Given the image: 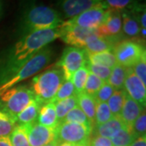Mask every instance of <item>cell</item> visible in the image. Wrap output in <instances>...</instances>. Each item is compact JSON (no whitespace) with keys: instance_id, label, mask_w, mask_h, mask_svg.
Listing matches in <instances>:
<instances>
[{"instance_id":"6da1fadb","label":"cell","mask_w":146,"mask_h":146,"mask_svg":"<svg viewBox=\"0 0 146 146\" xmlns=\"http://www.w3.org/2000/svg\"><path fill=\"white\" fill-rule=\"evenodd\" d=\"M62 26V25H61ZM39 30L27 33L16 42L11 50L5 65V76L20 68L35 54L46 48L47 45L60 38L62 28Z\"/></svg>"},{"instance_id":"7a4b0ae2","label":"cell","mask_w":146,"mask_h":146,"mask_svg":"<svg viewBox=\"0 0 146 146\" xmlns=\"http://www.w3.org/2000/svg\"><path fill=\"white\" fill-rule=\"evenodd\" d=\"M60 13L52 7L45 5H34L24 12L20 29L25 35L32 32L52 29L60 27L63 24Z\"/></svg>"},{"instance_id":"3957f363","label":"cell","mask_w":146,"mask_h":146,"mask_svg":"<svg viewBox=\"0 0 146 146\" xmlns=\"http://www.w3.org/2000/svg\"><path fill=\"white\" fill-rule=\"evenodd\" d=\"M65 81L63 71L54 68L37 75L33 79L30 90L41 105L52 102L58 90Z\"/></svg>"},{"instance_id":"277c9868","label":"cell","mask_w":146,"mask_h":146,"mask_svg":"<svg viewBox=\"0 0 146 146\" xmlns=\"http://www.w3.org/2000/svg\"><path fill=\"white\" fill-rule=\"evenodd\" d=\"M51 50L48 48H44L35 54L29 60H27L20 68L16 69L8 76L0 84V94L7 89L16 86V84L29 78L35 75L42 68H45L51 59Z\"/></svg>"},{"instance_id":"5b68a950","label":"cell","mask_w":146,"mask_h":146,"mask_svg":"<svg viewBox=\"0 0 146 146\" xmlns=\"http://www.w3.org/2000/svg\"><path fill=\"white\" fill-rule=\"evenodd\" d=\"M34 99V95L29 88L14 86L0 94V110L15 118Z\"/></svg>"},{"instance_id":"8992f818","label":"cell","mask_w":146,"mask_h":146,"mask_svg":"<svg viewBox=\"0 0 146 146\" xmlns=\"http://www.w3.org/2000/svg\"><path fill=\"white\" fill-rule=\"evenodd\" d=\"M93 127L76 123H58L55 128V139L58 142H68L80 145L89 141Z\"/></svg>"},{"instance_id":"52a82bcc","label":"cell","mask_w":146,"mask_h":146,"mask_svg":"<svg viewBox=\"0 0 146 146\" xmlns=\"http://www.w3.org/2000/svg\"><path fill=\"white\" fill-rule=\"evenodd\" d=\"M113 53L118 64L132 68L141 58L146 55L145 47L139 42L126 40L115 45Z\"/></svg>"},{"instance_id":"ba28073f","label":"cell","mask_w":146,"mask_h":146,"mask_svg":"<svg viewBox=\"0 0 146 146\" xmlns=\"http://www.w3.org/2000/svg\"><path fill=\"white\" fill-rule=\"evenodd\" d=\"M109 12V8L105 3L95 6L77 16L65 21L67 24L81 27L84 29L96 30L104 22Z\"/></svg>"},{"instance_id":"9c48e42d","label":"cell","mask_w":146,"mask_h":146,"mask_svg":"<svg viewBox=\"0 0 146 146\" xmlns=\"http://www.w3.org/2000/svg\"><path fill=\"white\" fill-rule=\"evenodd\" d=\"M86 63L87 55L84 49L69 46L64 50L57 66L63 71L65 80H71L73 74Z\"/></svg>"},{"instance_id":"30bf717a","label":"cell","mask_w":146,"mask_h":146,"mask_svg":"<svg viewBox=\"0 0 146 146\" xmlns=\"http://www.w3.org/2000/svg\"><path fill=\"white\" fill-rule=\"evenodd\" d=\"M62 34L60 38L63 42L68 44L69 46L76 48L84 49L86 40L90 35L95 33V30L84 29L81 27L69 25L65 21L62 25Z\"/></svg>"},{"instance_id":"8fae6325","label":"cell","mask_w":146,"mask_h":146,"mask_svg":"<svg viewBox=\"0 0 146 146\" xmlns=\"http://www.w3.org/2000/svg\"><path fill=\"white\" fill-rule=\"evenodd\" d=\"M23 126L26 130L30 146H44L55 140V129L41 125L37 122Z\"/></svg>"},{"instance_id":"7c38bea8","label":"cell","mask_w":146,"mask_h":146,"mask_svg":"<svg viewBox=\"0 0 146 146\" xmlns=\"http://www.w3.org/2000/svg\"><path fill=\"white\" fill-rule=\"evenodd\" d=\"M95 31L97 35L114 42L122 33V18L120 11L109 8L108 15L105 21Z\"/></svg>"},{"instance_id":"4fadbf2b","label":"cell","mask_w":146,"mask_h":146,"mask_svg":"<svg viewBox=\"0 0 146 146\" xmlns=\"http://www.w3.org/2000/svg\"><path fill=\"white\" fill-rule=\"evenodd\" d=\"M124 90L131 99L136 101L144 108L145 107L146 85L136 76L131 68H127L124 82Z\"/></svg>"},{"instance_id":"5bb4252c","label":"cell","mask_w":146,"mask_h":146,"mask_svg":"<svg viewBox=\"0 0 146 146\" xmlns=\"http://www.w3.org/2000/svg\"><path fill=\"white\" fill-rule=\"evenodd\" d=\"M102 3L104 0H61L60 8L65 17L71 19Z\"/></svg>"},{"instance_id":"9a60e30c","label":"cell","mask_w":146,"mask_h":146,"mask_svg":"<svg viewBox=\"0 0 146 146\" xmlns=\"http://www.w3.org/2000/svg\"><path fill=\"white\" fill-rule=\"evenodd\" d=\"M144 110L145 108L143 106H141L136 101L131 99L127 94L125 102L119 116L123 121L126 125L129 127H131L134 122Z\"/></svg>"},{"instance_id":"2e32d148","label":"cell","mask_w":146,"mask_h":146,"mask_svg":"<svg viewBox=\"0 0 146 146\" xmlns=\"http://www.w3.org/2000/svg\"><path fill=\"white\" fill-rule=\"evenodd\" d=\"M126 127L127 126L120 119L119 116H114L111 119L105 123L94 125L92 129V133L94 134V136H103L110 139L117 131Z\"/></svg>"},{"instance_id":"e0dca14e","label":"cell","mask_w":146,"mask_h":146,"mask_svg":"<svg viewBox=\"0 0 146 146\" xmlns=\"http://www.w3.org/2000/svg\"><path fill=\"white\" fill-rule=\"evenodd\" d=\"M115 46L114 42L102 37L95 33L87 38L86 43L84 50L87 54H95V53L105 52V51H111Z\"/></svg>"},{"instance_id":"ac0fdd59","label":"cell","mask_w":146,"mask_h":146,"mask_svg":"<svg viewBox=\"0 0 146 146\" xmlns=\"http://www.w3.org/2000/svg\"><path fill=\"white\" fill-rule=\"evenodd\" d=\"M36 122L49 128L55 129L57 127L59 123L58 121L54 103L53 102L41 106Z\"/></svg>"},{"instance_id":"d6986e66","label":"cell","mask_w":146,"mask_h":146,"mask_svg":"<svg viewBox=\"0 0 146 146\" xmlns=\"http://www.w3.org/2000/svg\"><path fill=\"white\" fill-rule=\"evenodd\" d=\"M122 32L128 37H136L139 36L141 25L136 16L131 11H122Z\"/></svg>"},{"instance_id":"ffe728a7","label":"cell","mask_w":146,"mask_h":146,"mask_svg":"<svg viewBox=\"0 0 146 146\" xmlns=\"http://www.w3.org/2000/svg\"><path fill=\"white\" fill-rule=\"evenodd\" d=\"M41 106L42 105L36 99L32 101L25 109L15 117L17 125H27L36 122Z\"/></svg>"},{"instance_id":"44dd1931","label":"cell","mask_w":146,"mask_h":146,"mask_svg":"<svg viewBox=\"0 0 146 146\" xmlns=\"http://www.w3.org/2000/svg\"><path fill=\"white\" fill-rule=\"evenodd\" d=\"M76 97H77L78 106L88 117V119L94 127V120H95V110H96V102L94 97L84 92L76 94Z\"/></svg>"},{"instance_id":"7402d4cb","label":"cell","mask_w":146,"mask_h":146,"mask_svg":"<svg viewBox=\"0 0 146 146\" xmlns=\"http://www.w3.org/2000/svg\"><path fill=\"white\" fill-rule=\"evenodd\" d=\"M87 62L94 65H99L109 68H113L117 64L113 50L105 52L87 54Z\"/></svg>"},{"instance_id":"603a6c76","label":"cell","mask_w":146,"mask_h":146,"mask_svg":"<svg viewBox=\"0 0 146 146\" xmlns=\"http://www.w3.org/2000/svg\"><path fill=\"white\" fill-rule=\"evenodd\" d=\"M127 68H125L120 64H116L113 68H111V72L107 82L114 88L115 90L124 89V82L127 76Z\"/></svg>"},{"instance_id":"cb8c5ba5","label":"cell","mask_w":146,"mask_h":146,"mask_svg":"<svg viewBox=\"0 0 146 146\" xmlns=\"http://www.w3.org/2000/svg\"><path fill=\"white\" fill-rule=\"evenodd\" d=\"M54 103L58 121L59 123L61 122H63L65 116L67 115V114L70 110H72L75 107L78 106V102H77L76 95L70 97V98H66V99L58 101V102H55Z\"/></svg>"},{"instance_id":"d4e9b609","label":"cell","mask_w":146,"mask_h":146,"mask_svg":"<svg viewBox=\"0 0 146 146\" xmlns=\"http://www.w3.org/2000/svg\"><path fill=\"white\" fill-rule=\"evenodd\" d=\"M137 137L131 127H126L117 131L110 141L114 146H129Z\"/></svg>"},{"instance_id":"484cf974","label":"cell","mask_w":146,"mask_h":146,"mask_svg":"<svg viewBox=\"0 0 146 146\" xmlns=\"http://www.w3.org/2000/svg\"><path fill=\"white\" fill-rule=\"evenodd\" d=\"M127 93L124 89L115 90L112 96L107 101V105L114 116H119L121 112V110L125 102Z\"/></svg>"},{"instance_id":"4316f807","label":"cell","mask_w":146,"mask_h":146,"mask_svg":"<svg viewBox=\"0 0 146 146\" xmlns=\"http://www.w3.org/2000/svg\"><path fill=\"white\" fill-rule=\"evenodd\" d=\"M17 126L15 118L0 110V137L9 136Z\"/></svg>"},{"instance_id":"83f0119b","label":"cell","mask_w":146,"mask_h":146,"mask_svg":"<svg viewBox=\"0 0 146 146\" xmlns=\"http://www.w3.org/2000/svg\"><path fill=\"white\" fill-rule=\"evenodd\" d=\"M12 146H30L26 130L24 126L17 125L9 136Z\"/></svg>"},{"instance_id":"f1b7e54d","label":"cell","mask_w":146,"mask_h":146,"mask_svg":"<svg viewBox=\"0 0 146 146\" xmlns=\"http://www.w3.org/2000/svg\"><path fill=\"white\" fill-rule=\"evenodd\" d=\"M114 117L106 102H96L94 125H100L106 123Z\"/></svg>"},{"instance_id":"f546056e","label":"cell","mask_w":146,"mask_h":146,"mask_svg":"<svg viewBox=\"0 0 146 146\" xmlns=\"http://www.w3.org/2000/svg\"><path fill=\"white\" fill-rule=\"evenodd\" d=\"M63 122L76 123H80V124H83V125L93 127L91 122L88 119V117L85 115V114L81 110V109L79 106H76L72 110H70L67 114V115L65 116Z\"/></svg>"},{"instance_id":"4dcf8cb0","label":"cell","mask_w":146,"mask_h":146,"mask_svg":"<svg viewBox=\"0 0 146 146\" xmlns=\"http://www.w3.org/2000/svg\"><path fill=\"white\" fill-rule=\"evenodd\" d=\"M89 73V70L85 66H84L73 74L72 81L76 94L82 93L84 91V88L88 78Z\"/></svg>"},{"instance_id":"1f68e13d","label":"cell","mask_w":146,"mask_h":146,"mask_svg":"<svg viewBox=\"0 0 146 146\" xmlns=\"http://www.w3.org/2000/svg\"><path fill=\"white\" fill-rule=\"evenodd\" d=\"M104 83L105 81H103L102 79L98 77L93 73L89 72L83 92L94 97Z\"/></svg>"},{"instance_id":"d6a6232c","label":"cell","mask_w":146,"mask_h":146,"mask_svg":"<svg viewBox=\"0 0 146 146\" xmlns=\"http://www.w3.org/2000/svg\"><path fill=\"white\" fill-rule=\"evenodd\" d=\"M106 5L110 9L119 11H131L138 3L137 0H104Z\"/></svg>"},{"instance_id":"836d02e7","label":"cell","mask_w":146,"mask_h":146,"mask_svg":"<svg viewBox=\"0 0 146 146\" xmlns=\"http://www.w3.org/2000/svg\"><path fill=\"white\" fill-rule=\"evenodd\" d=\"M76 95V90L74 88L72 81L71 80H65L62 85L60 86V88L58 90L57 94L54 96V99H53V102H55L60 100L66 99L70 97H72Z\"/></svg>"},{"instance_id":"e575fe53","label":"cell","mask_w":146,"mask_h":146,"mask_svg":"<svg viewBox=\"0 0 146 146\" xmlns=\"http://www.w3.org/2000/svg\"><path fill=\"white\" fill-rule=\"evenodd\" d=\"M115 90L107 81L105 82L97 94L94 96L96 102H107V101L112 96Z\"/></svg>"},{"instance_id":"d590c367","label":"cell","mask_w":146,"mask_h":146,"mask_svg":"<svg viewBox=\"0 0 146 146\" xmlns=\"http://www.w3.org/2000/svg\"><path fill=\"white\" fill-rule=\"evenodd\" d=\"M85 67L89 70V72L94 74L95 76L102 79L105 82L107 81L110 76V74L111 72V68L99 66V65H94V64L89 63L88 62L85 64Z\"/></svg>"},{"instance_id":"8d00e7d4","label":"cell","mask_w":146,"mask_h":146,"mask_svg":"<svg viewBox=\"0 0 146 146\" xmlns=\"http://www.w3.org/2000/svg\"><path fill=\"white\" fill-rule=\"evenodd\" d=\"M131 129L135 132L136 136H145L146 134V113L144 110L140 116L136 119L131 126Z\"/></svg>"},{"instance_id":"74e56055","label":"cell","mask_w":146,"mask_h":146,"mask_svg":"<svg viewBox=\"0 0 146 146\" xmlns=\"http://www.w3.org/2000/svg\"><path fill=\"white\" fill-rule=\"evenodd\" d=\"M131 68L136 76L146 85V55L141 58Z\"/></svg>"},{"instance_id":"f35d334b","label":"cell","mask_w":146,"mask_h":146,"mask_svg":"<svg viewBox=\"0 0 146 146\" xmlns=\"http://www.w3.org/2000/svg\"><path fill=\"white\" fill-rule=\"evenodd\" d=\"M89 146H114L110 138L100 136H94L89 140Z\"/></svg>"},{"instance_id":"ab89813d","label":"cell","mask_w":146,"mask_h":146,"mask_svg":"<svg viewBox=\"0 0 146 146\" xmlns=\"http://www.w3.org/2000/svg\"><path fill=\"white\" fill-rule=\"evenodd\" d=\"M129 146H146V136L137 137Z\"/></svg>"},{"instance_id":"60d3db41","label":"cell","mask_w":146,"mask_h":146,"mask_svg":"<svg viewBox=\"0 0 146 146\" xmlns=\"http://www.w3.org/2000/svg\"><path fill=\"white\" fill-rule=\"evenodd\" d=\"M0 146H12L9 139V136L0 137Z\"/></svg>"},{"instance_id":"b9f144b4","label":"cell","mask_w":146,"mask_h":146,"mask_svg":"<svg viewBox=\"0 0 146 146\" xmlns=\"http://www.w3.org/2000/svg\"><path fill=\"white\" fill-rule=\"evenodd\" d=\"M77 145H75L72 143H68V142H58V146H76Z\"/></svg>"},{"instance_id":"7bdbcfd3","label":"cell","mask_w":146,"mask_h":146,"mask_svg":"<svg viewBox=\"0 0 146 146\" xmlns=\"http://www.w3.org/2000/svg\"><path fill=\"white\" fill-rule=\"evenodd\" d=\"M140 34L142 36V38H144V40L145 39L146 33H145V28H141V30H140Z\"/></svg>"},{"instance_id":"ee69618b","label":"cell","mask_w":146,"mask_h":146,"mask_svg":"<svg viewBox=\"0 0 146 146\" xmlns=\"http://www.w3.org/2000/svg\"><path fill=\"white\" fill-rule=\"evenodd\" d=\"M58 142L57 140L55 139L54 141L50 142L49 144H47V145H46L44 146H58Z\"/></svg>"},{"instance_id":"f6af8a7d","label":"cell","mask_w":146,"mask_h":146,"mask_svg":"<svg viewBox=\"0 0 146 146\" xmlns=\"http://www.w3.org/2000/svg\"><path fill=\"white\" fill-rule=\"evenodd\" d=\"M3 1L0 0V19L3 15Z\"/></svg>"},{"instance_id":"bcb514c9","label":"cell","mask_w":146,"mask_h":146,"mask_svg":"<svg viewBox=\"0 0 146 146\" xmlns=\"http://www.w3.org/2000/svg\"><path fill=\"white\" fill-rule=\"evenodd\" d=\"M76 146H89V141H87V142H84V143H82V144L77 145Z\"/></svg>"},{"instance_id":"7dc6e473","label":"cell","mask_w":146,"mask_h":146,"mask_svg":"<svg viewBox=\"0 0 146 146\" xmlns=\"http://www.w3.org/2000/svg\"><path fill=\"white\" fill-rule=\"evenodd\" d=\"M140 1H143V0H140Z\"/></svg>"}]
</instances>
